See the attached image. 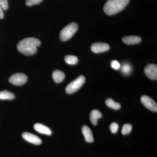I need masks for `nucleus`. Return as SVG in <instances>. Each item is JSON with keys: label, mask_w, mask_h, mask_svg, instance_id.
<instances>
[{"label": "nucleus", "mask_w": 157, "mask_h": 157, "mask_svg": "<svg viewBox=\"0 0 157 157\" xmlns=\"http://www.w3.org/2000/svg\"><path fill=\"white\" fill-rule=\"evenodd\" d=\"M141 101L144 106L147 108L154 112H157L156 103L151 98L147 96L144 95L141 98Z\"/></svg>", "instance_id": "423d86ee"}, {"label": "nucleus", "mask_w": 157, "mask_h": 157, "mask_svg": "<svg viewBox=\"0 0 157 157\" xmlns=\"http://www.w3.org/2000/svg\"><path fill=\"white\" fill-rule=\"evenodd\" d=\"M144 73L149 78L154 80L157 79V66L152 64L147 65L144 69Z\"/></svg>", "instance_id": "6e6552de"}, {"label": "nucleus", "mask_w": 157, "mask_h": 157, "mask_svg": "<svg viewBox=\"0 0 157 157\" xmlns=\"http://www.w3.org/2000/svg\"><path fill=\"white\" fill-rule=\"evenodd\" d=\"M78 29L76 23L72 22L65 27L60 33V39L62 41H67L71 39Z\"/></svg>", "instance_id": "7ed1b4c3"}, {"label": "nucleus", "mask_w": 157, "mask_h": 157, "mask_svg": "<svg viewBox=\"0 0 157 157\" xmlns=\"http://www.w3.org/2000/svg\"><path fill=\"white\" fill-rule=\"evenodd\" d=\"M132 126L130 124H125L123 126L122 129V134L124 135H126L127 134H129L132 132Z\"/></svg>", "instance_id": "6ab92c4d"}, {"label": "nucleus", "mask_w": 157, "mask_h": 157, "mask_svg": "<svg viewBox=\"0 0 157 157\" xmlns=\"http://www.w3.org/2000/svg\"><path fill=\"white\" fill-rule=\"evenodd\" d=\"M106 104L108 107L116 110L120 109L121 107V104L119 103L116 102L111 98H109L106 100Z\"/></svg>", "instance_id": "f3484780"}, {"label": "nucleus", "mask_w": 157, "mask_h": 157, "mask_svg": "<svg viewBox=\"0 0 157 157\" xmlns=\"http://www.w3.org/2000/svg\"><path fill=\"white\" fill-rule=\"evenodd\" d=\"M121 72L126 76L130 75L132 72V67L131 64L128 63H123L120 68Z\"/></svg>", "instance_id": "dca6fc26"}, {"label": "nucleus", "mask_w": 157, "mask_h": 157, "mask_svg": "<svg viewBox=\"0 0 157 157\" xmlns=\"http://www.w3.org/2000/svg\"><path fill=\"white\" fill-rule=\"evenodd\" d=\"M22 136L23 139L35 145H40L42 143V140L39 137L30 133L24 132L23 133Z\"/></svg>", "instance_id": "1a4fd4ad"}, {"label": "nucleus", "mask_w": 157, "mask_h": 157, "mask_svg": "<svg viewBox=\"0 0 157 157\" xmlns=\"http://www.w3.org/2000/svg\"><path fill=\"white\" fill-rule=\"evenodd\" d=\"M41 45L40 40L36 38H27L21 40L17 45V50L20 53L31 56L37 52V47Z\"/></svg>", "instance_id": "f257e3e1"}, {"label": "nucleus", "mask_w": 157, "mask_h": 157, "mask_svg": "<svg viewBox=\"0 0 157 157\" xmlns=\"http://www.w3.org/2000/svg\"><path fill=\"white\" fill-rule=\"evenodd\" d=\"M102 117V113L99 110L94 109L90 114V119L91 122L94 125H96L98 124V120Z\"/></svg>", "instance_id": "ddd939ff"}, {"label": "nucleus", "mask_w": 157, "mask_h": 157, "mask_svg": "<svg viewBox=\"0 0 157 157\" xmlns=\"http://www.w3.org/2000/svg\"><path fill=\"white\" fill-rule=\"evenodd\" d=\"M28 77L23 73H17L13 74L9 78V81L11 84L15 86H21L26 82Z\"/></svg>", "instance_id": "39448f33"}, {"label": "nucleus", "mask_w": 157, "mask_h": 157, "mask_svg": "<svg viewBox=\"0 0 157 157\" xmlns=\"http://www.w3.org/2000/svg\"><path fill=\"white\" fill-rule=\"evenodd\" d=\"M52 78L56 83L62 82L65 78V75L63 72L59 70H56L52 73Z\"/></svg>", "instance_id": "4468645a"}, {"label": "nucleus", "mask_w": 157, "mask_h": 157, "mask_svg": "<svg viewBox=\"0 0 157 157\" xmlns=\"http://www.w3.org/2000/svg\"><path fill=\"white\" fill-rule=\"evenodd\" d=\"M82 132L84 136L85 140L88 143L94 142V138L91 129L87 126L84 125L82 128Z\"/></svg>", "instance_id": "9d476101"}, {"label": "nucleus", "mask_w": 157, "mask_h": 157, "mask_svg": "<svg viewBox=\"0 0 157 157\" xmlns=\"http://www.w3.org/2000/svg\"><path fill=\"white\" fill-rule=\"evenodd\" d=\"M130 0H108L104 5V10L108 15H112L123 10Z\"/></svg>", "instance_id": "f03ea898"}, {"label": "nucleus", "mask_w": 157, "mask_h": 157, "mask_svg": "<svg viewBox=\"0 0 157 157\" xmlns=\"http://www.w3.org/2000/svg\"><path fill=\"white\" fill-rule=\"evenodd\" d=\"M43 0H26V5L28 6H32L34 5H38L42 2Z\"/></svg>", "instance_id": "aec40b11"}, {"label": "nucleus", "mask_w": 157, "mask_h": 157, "mask_svg": "<svg viewBox=\"0 0 157 157\" xmlns=\"http://www.w3.org/2000/svg\"><path fill=\"white\" fill-rule=\"evenodd\" d=\"M109 49V45L104 42H96L93 44L91 46L92 51L96 53L105 52Z\"/></svg>", "instance_id": "0eeeda50"}, {"label": "nucleus", "mask_w": 157, "mask_h": 157, "mask_svg": "<svg viewBox=\"0 0 157 157\" xmlns=\"http://www.w3.org/2000/svg\"><path fill=\"white\" fill-rule=\"evenodd\" d=\"M123 42L127 45H134L140 43L141 41L140 37L135 36H127L122 39Z\"/></svg>", "instance_id": "f8f14e48"}, {"label": "nucleus", "mask_w": 157, "mask_h": 157, "mask_svg": "<svg viewBox=\"0 0 157 157\" xmlns=\"http://www.w3.org/2000/svg\"><path fill=\"white\" fill-rule=\"evenodd\" d=\"M110 129L111 132L113 134H115L117 132L119 128V125L117 123H113L110 125Z\"/></svg>", "instance_id": "412c9836"}, {"label": "nucleus", "mask_w": 157, "mask_h": 157, "mask_svg": "<svg viewBox=\"0 0 157 157\" xmlns=\"http://www.w3.org/2000/svg\"><path fill=\"white\" fill-rule=\"evenodd\" d=\"M4 17V13L3 11V9L0 6V19H2Z\"/></svg>", "instance_id": "b1692460"}, {"label": "nucleus", "mask_w": 157, "mask_h": 157, "mask_svg": "<svg viewBox=\"0 0 157 157\" xmlns=\"http://www.w3.org/2000/svg\"><path fill=\"white\" fill-rule=\"evenodd\" d=\"M34 128L35 131L40 134H44V135H51L52 134V132L49 128L41 124H35L34 126Z\"/></svg>", "instance_id": "9b49d317"}, {"label": "nucleus", "mask_w": 157, "mask_h": 157, "mask_svg": "<svg viewBox=\"0 0 157 157\" xmlns=\"http://www.w3.org/2000/svg\"><path fill=\"white\" fill-rule=\"evenodd\" d=\"M111 66L112 68L116 70H119L121 64L117 60H113L111 62Z\"/></svg>", "instance_id": "5701e85b"}, {"label": "nucleus", "mask_w": 157, "mask_h": 157, "mask_svg": "<svg viewBox=\"0 0 157 157\" xmlns=\"http://www.w3.org/2000/svg\"><path fill=\"white\" fill-rule=\"evenodd\" d=\"M85 82V78L84 76H78L74 81L70 82L66 87V92L68 94H73L76 92L78 90L81 88Z\"/></svg>", "instance_id": "20e7f679"}, {"label": "nucleus", "mask_w": 157, "mask_h": 157, "mask_svg": "<svg viewBox=\"0 0 157 157\" xmlns=\"http://www.w3.org/2000/svg\"><path fill=\"white\" fill-rule=\"evenodd\" d=\"M15 98L14 94L8 90L0 91V100H12Z\"/></svg>", "instance_id": "2eb2a0df"}, {"label": "nucleus", "mask_w": 157, "mask_h": 157, "mask_svg": "<svg viewBox=\"0 0 157 157\" xmlns=\"http://www.w3.org/2000/svg\"><path fill=\"white\" fill-rule=\"evenodd\" d=\"M65 61L68 64L74 65L78 63V59L75 56L67 55L65 57Z\"/></svg>", "instance_id": "a211bd4d"}, {"label": "nucleus", "mask_w": 157, "mask_h": 157, "mask_svg": "<svg viewBox=\"0 0 157 157\" xmlns=\"http://www.w3.org/2000/svg\"><path fill=\"white\" fill-rule=\"evenodd\" d=\"M0 6L4 10H7L9 8L8 0H0Z\"/></svg>", "instance_id": "4be33fe9"}]
</instances>
